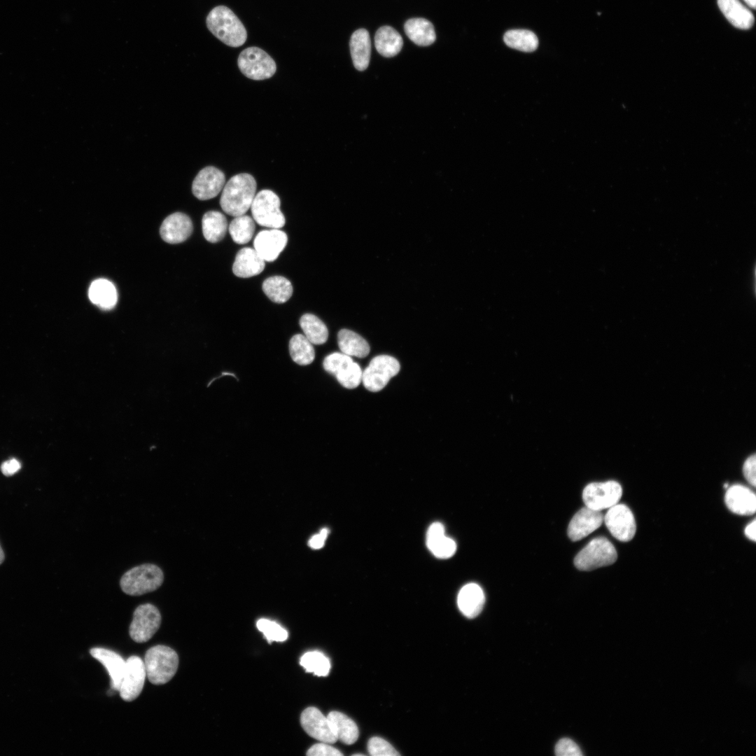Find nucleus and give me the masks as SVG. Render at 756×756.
Wrapping results in <instances>:
<instances>
[{"instance_id": "obj_6", "label": "nucleus", "mask_w": 756, "mask_h": 756, "mask_svg": "<svg viewBox=\"0 0 756 756\" xmlns=\"http://www.w3.org/2000/svg\"><path fill=\"white\" fill-rule=\"evenodd\" d=\"M280 206V199L276 193L270 190H262L255 195L251 206L253 218L261 226L280 229L286 223Z\"/></svg>"}, {"instance_id": "obj_18", "label": "nucleus", "mask_w": 756, "mask_h": 756, "mask_svg": "<svg viewBox=\"0 0 756 756\" xmlns=\"http://www.w3.org/2000/svg\"><path fill=\"white\" fill-rule=\"evenodd\" d=\"M727 507L740 515H752L756 510V496L748 487L735 484L727 488L724 496Z\"/></svg>"}, {"instance_id": "obj_7", "label": "nucleus", "mask_w": 756, "mask_h": 756, "mask_svg": "<svg viewBox=\"0 0 756 756\" xmlns=\"http://www.w3.org/2000/svg\"><path fill=\"white\" fill-rule=\"evenodd\" d=\"M237 64L245 76L255 80L270 78L276 70L274 60L265 50L254 46L241 52Z\"/></svg>"}, {"instance_id": "obj_22", "label": "nucleus", "mask_w": 756, "mask_h": 756, "mask_svg": "<svg viewBox=\"0 0 756 756\" xmlns=\"http://www.w3.org/2000/svg\"><path fill=\"white\" fill-rule=\"evenodd\" d=\"M485 601L482 589L475 583H469L460 590L457 603L461 612L468 618L477 617L482 611Z\"/></svg>"}, {"instance_id": "obj_4", "label": "nucleus", "mask_w": 756, "mask_h": 756, "mask_svg": "<svg viewBox=\"0 0 756 756\" xmlns=\"http://www.w3.org/2000/svg\"><path fill=\"white\" fill-rule=\"evenodd\" d=\"M162 569L153 564H144L127 570L121 577L122 591L130 596H141L158 589L163 583Z\"/></svg>"}, {"instance_id": "obj_30", "label": "nucleus", "mask_w": 756, "mask_h": 756, "mask_svg": "<svg viewBox=\"0 0 756 756\" xmlns=\"http://www.w3.org/2000/svg\"><path fill=\"white\" fill-rule=\"evenodd\" d=\"M202 226L204 238L209 242L216 243L225 236L227 221L221 212L210 211L204 214Z\"/></svg>"}, {"instance_id": "obj_28", "label": "nucleus", "mask_w": 756, "mask_h": 756, "mask_svg": "<svg viewBox=\"0 0 756 756\" xmlns=\"http://www.w3.org/2000/svg\"><path fill=\"white\" fill-rule=\"evenodd\" d=\"M327 718L337 740L347 745L356 741L358 737V729L351 718L338 711H331Z\"/></svg>"}, {"instance_id": "obj_42", "label": "nucleus", "mask_w": 756, "mask_h": 756, "mask_svg": "<svg viewBox=\"0 0 756 756\" xmlns=\"http://www.w3.org/2000/svg\"><path fill=\"white\" fill-rule=\"evenodd\" d=\"M755 466L756 458L754 454L746 460L743 466V475L752 486H755L756 484Z\"/></svg>"}, {"instance_id": "obj_14", "label": "nucleus", "mask_w": 756, "mask_h": 756, "mask_svg": "<svg viewBox=\"0 0 756 756\" xmlns=\"http://www.w3.org/2000/svg\"><path fill=\"white\" fill-rule=\"evenodd\" d=\"M300 723L304 730L312 737L326 743L337 741L327 716L315 707L306 708L301 714Z\"/></svg>"}, {"instance_id": "obj_39", "label": "nucleus", "mask_w": 756, "mask_h": 756, "mask_svg": "<svg viewBox=\"0 0 756 756\" xmlns=\"http://www.w3.org/2000/svg\"><path fill=\"white\" fill-rule=\"evenodd\" d=\"M368 750L372 756H397L400 754L386 741L380 737H372L368 743Z\"/></svg>"}, {"instance_id": "obj_44", "label": "nucleus", "mask_w": 756, "mask_h": 756, "mask_svg": "<svg viewBox=\"0 0 756 756\" xmlns=\"http://www.w3.org/2000/svg\"><path fill=\"white\" fill-rule=\"evenodd\" d=\"M328 530L323 528L321 531L320 533L314 536L309 541V545L314 549H319L324 545L325 540L328 536Z\"/></svg>"}, {"instance_id": "obj_17", "label": "nucleus", "mask_w": 756, "mask_h": 756, "mask_svg": "<svg viewBox=\"0 0 756 756\" xmlns=\"http://www.w3.org/2000/svg\"><path fill=\"white\" fill-rule=\"evenodd\" d=\"M192 229L190 217L183 213L176 212L164 220L160 228V234L165 242L178 244L190 236Z\"/></svg>"}, {"instance_id": "obj_35", "label": "nucleus", "mask_w": 756, "mask_h": 756, "mask_svg": "<svg viewBox=\"0 0 756 756\" xmlns=\"http://www.w3.org/2000/svg\"><path fill=\"white\" fill-rule=\"evenodd\" d=\"M229 232L232 240L239 244L248 243L255 231L253 218L245 214L235 216L229 225Z\"/></svg>"}, {"instance_id": "obj_24", "label": "nucleus", "mask_w": 756, "mask_h": 756, "mask_svg": "<svg viewBox=\"0 0 756 756\" xmlns=\"http://www.w3.org/2000/svg\"><path fill=\"white\" fill-rule=\"evenodd\" d=\"M718 4L725 18L735 27L748 29L752 26V13L739 0H718Z\"/></svg>"}, {"instance_id": "obj_15", "label": "nucleus", "mask_w": 756, "mask_h": 756, "mask_svg": "<svg viewBox=\"0 0 756 756\" xmlns=\"http://www.w3.org/2000/svg\"><path fill=\"white\" fill-rule=\"evenodd\" d=\"M288 242L287 234L279 229L260 231L253 241L254 249L267 262L274 261Z\"/></svg>"}, {"instance_id": "obj_41", "label": "nucleus", "mask_w": 756, "mask_h": 756, "mask_svg": "<svg viewBox=\"0 0 756 756\" xmlns=\"http://www.w3.org/2000/svg\"><path fill=\"white\" fill-rule=\"evenodd\" d=\"M307 755L309 756H340L342 753L335 748L322 742L312 746L308 750Z\"/></svg>"}, {"instance_id": "obj_8", "label": "nucleus", "mask_w": 756, "mask_h": 756, "mask_svg": "<svg viewBox=\"0 0 756 756\" xmlns=\"http://www.w3.org/2000/svg\"><path fill=\"white\" fill-rule=\"evenodd\" d=\"M399 362L388 355L373 358L362 374V382L366 389L377 392L383 389L389 380L400 371Z\"/></svg>"}, {"instance_id": "obj_40", "label": "nucleus", "mask_w": 756, "mask_h": 756, "mask_svg": "<svg viewBox=\"0 0 756 756\" xmlns=\"http://www.w3.org/2000/svg\"><path fill=\"white\" fill-rule=\"evenodd\" d=\"M555 753L558 756H581L578 746L569 738H562L556 743Z\"/></svg>"}, {"instance_id": "obj_36", "label": "nucleus", "mask_w": 756, "mask_h": 756, "mask_svg": "<svg viewBox=\"0 0 756 756\" xmlns=\"http://www.w3.org/2000/svg\"><path fill=\"white\" fill-rule=\"evenodd\" d=\"M363 371L359 365L351 358L342 365L334 376L344 387L352 389L362 382Z\"/></svg>"}, {"instance_id": "obj_45", "label": "nucleus", "mask_w": 756, "mask_h": 756, "mask_svg": "<svg viewBox=\"0 0 756 756\" xmlns=\"http://www.w3.org/2000/svg\"><path fill=\"white\" fill-rule=\"evenodd\" d=\"M755 528L756 520L753 519L752 522L749 523L745 528L746 536L752 541H755L756 540Z\"/></svg>"}, {"instance_id": "obj_11", "label": "nucleus", "mask_w": 756, "mask_h": 756, "mask_svg": "<svg viewBox=\"0 0 756 756\" xmlns=\"http://www.w3.org/2000/svg\"><path fill=\"white\" fill-rule=\"evenodd\" d=\"M603 521L612 536L620 541L628 542L635 536V518L631 510L624 504L617 503L608 508Z\"/></svg>"}, {"instance_id": "obj_32", "label": "nucleus", "mask_w": 756, "mask_h": 756, "mask_svg": "<svg viewBox=\"0 0 756 756\" xmlns=\"http://www.w3.org/2000/svg\"><path fill=\"white\" fill-rule=\"evenodd\" d=\"M304 335L312 344H324L328 337V330L325 323L312 314L302 315L299 321Z\"/></svg>"}, {"instance_id": "obj_25", "label": "nucleus", "mask_w": 756, "mask_h": 756, "mask_svg": "<svg viewBox=\"0 0 756 756\" xmlns=\"http://www.w3.org/2000/svg\"><path fill=\"white\" fill-rule=\"evenodd\" d=\"M404 29L407 37L420 46H430L436 38L433 24L424 18L409 19L404 24Z\"/></svg>"}, {"instance_id": "obj_33", "label": "nucleus", "mask_w": 756, "mask_h": 756, "mask_svg": "<svg viewBox=\"0 0 756 756\" xmlns=\"http://www.w3.org/2000/svg\"><path fill=\"white\" fill-rule=\"evenodd\" d=\"M505 44L522 52H531L538 46V38L531 31L527 29H511L503 36Z\"/></svg>"}, {"instance_id": "obj_27", "label": "nucleus", "mask_w": 756, "mask_h": 756, "mask_svg": "<svg viewBox=\"0 0 756 756\" xmlns=\"http://www.w3.org/2000/svg\"><path fill=\"white\" fill-rule=\"evenodd\" d=\"M374 45L380 55L391 57L400 52L403 46V40L394 28L383 26L379 28L375 34Z\"/></svg>"}, {"instance_id": "obj_47", "label": "nucleus", "mask_w": 756, "mask_h": 756, "mask_svg": "<svg viewBox=\"0 0 756 756\" xmlns=\"http://www.w3.org/2000/svg\"><path fill=\"white\" fill-rule=\"evenodd\" d=\"M4 551H3V550H2V548H1V547L0 545V564L4 561Z\"/></svg>"}, {"instance_id": "obj_43", "label": "nucleus", "mask_w": 756, "mask_h": 756, "mask_svg": "<svg viewBox=\"0 0 756 756\" xmlns=\"http://www.w3.org/2000/svg\"><path fill=\"white\" fill-rule=\"evenodd\" d=\"M20 468L21 464L19 461L15 458H10L1 464V470L4 475L10 476L16 473Z\"/></svg>"}, {"instance_id": "obj_37", "label": "nucleus", "mask_w": 756, "mask_h": 756, "mask_svg": "<svg viewBox=\"0 0 756 756\" xmlns=\"http://www.w3.org/2000/svg\"><path fill=\"white\" fill-rule=\"evenodd\" d=\"M300 663L307 672L313 673L318 676H327L330 668L328 658L318 651L305 653L301 657Z\"/></svg>"}, {"instance_id": "obj_2", "label": "nucleus", "mask_w": 756, "mask_h": 756, "mask_svg": "<svg viewBox=\"0 0 756 756\" xmlns=\"http://www.w3.org/2000/svg\"><path fill=\"white\" fill-rule=\"evenodd\" d=\"M206 22L208 29L213 35L228 46L237 48L246 41L245 27L227 6L214 8L208 14Z\"/></svg>"}, {"instance_id": "obj_5", "label": "nucleus", "mask_w": 756, "mask_h": 756, "mask_svg": "<svg viewBox=\"0 0 756 756\" xmlns=\"http://www.w3.org/2000/svg\"><path fill=\"white\" fill-rule=\"evenodd\" d=\"M617 553L614 545L605 537L592 539L574 559L575 566L580 570H592L614 564Z\"/></svg>"}, {"instance_id": "obj_31", "label": "nucleus", "mask_w": 756, "mask_h": 756, "mask_svg": "<svg viewBox=\"0 0 756 756\" xmlns=\"http://www.w3.org/2000/svg\"><path fill=\"white\" fill-rule=\"evenodd\" d=\"M264 293L272 302L284 303L293 294V286L286 278L281 276H273L267 278L262 283Z\"/></svg>"}, {"instance_id": "obj_9", "label": "nucleus", "mask_w": 756, "mask_h": 756, "mask_svg": "<svg viewBox=\"0 0 756 756\" xmlns=\"http://www.w3.org/2000/svg\"><path fill=\"white\" fill-rule=\"evenodd\" d=\"M161 620V614L154 605H139L133 613V619L130 626V637L136 643L147 642L158 630Z\"/></svg>"}, {"instance_id": "obj_12", "label": "nucleus", "mask_w": 756, "mask_h": 756, "mask_svg": "<svg viewBox=\"0 0 756 756\" xmlns=\"http://www.w3.org/2000/svg\"><path fill=\"white\" fill-rule=\"evenodd\" d=\"M146 671L144 661L137 656H131L125 663V668L119 688L120 697L125 701L136 699L141 694Z\"/></svg>"}, {"instance_id": "obj_21", "label": "nucleus", "mask_w": 756, "mask_h": 756, "mask_svg": "<svg viewBox=\"0 0 756 756\" xmlns=\"http://www.w3.org/2000/svg\"><path fill=\"white\" fill-rule=\"evenodd\" d=\"M426 545L429 550L440 559L449 558L456 550L455 541L445 536L444 527L440 522H434L428 528Z\"/></svg>"}, {"instance_id": "obj_46", "label": "nucleus", "mask_w": 756, "mask_h": 756, "mask_svg": "<svg viewBox=\"0 0 756 756\" xmlns=\"http://www.w3.org/2000/svg\"><path fill=\"white\" fill-rule=\"evenodd\" d=\"M746 4L750 8L755 9L756 5V0H743Z\"/></svg>"}, {"instance_id": "obj_23", "label": "nucleus", "mask_w": 756, "mask_h": 756, "mask_svg": "<svg viewBox=\"0 0 756 756\" xmlns=\"http://www.w3.org/2000/svg\"><path fill=\"white\" fill-rule=\"evenodd\" d=\"M349 46L355 68L358 71L365 70L369 65L371 52L368 31L365 29L355 31L351 36Z\"/></svg>"}, {"instance_id": "obj_38", "label": "nucleus", "mask_w": 756, "mask_h": 756, "mask_svg": "<svg viewBox=\"0 0 756 756\" xmlns=\"http://www.w3.org/2000/svg\"><path fill=\"white\" fill-rule=\"evenodd\" d=\"M257 628L264 634L270 643L272 641H284L288 638L286 630L275 622L270 620H259L257 622Z\"/></svg>"}, {"instance_id": "obj_29", "label": "nucleus", "mask_w": 756, "mask_h": 756, "mask_svg": "<svg viewBox=\"0 0 756 756\" xmlns=\"http://www.w3.org/2000/svg\"><path fill=\"white\" fill-rule=\"evenodd\" d=\"M337 344L342 353L349 356L364 358L370 352V346L365 339L356 332L340 330L337 334Z\"/></svg>"}, {"instance_id": "obj_16", "label": "nucleus", "mask_w": 756, "mask_h": 756, "mask_svg": "<svg viewBox=\"0 0 756 756\" xmlns=\"http://www.w3.org/2000/svg\"><path fill=\"white\" fill-rule=\"evenodd\" d=\"M603 521L601 511L585 506L571 519L568 526V536L572 541H578L598 528Z\"/></svg>"}, {"instance_id": "obj_20", "label": "nucleus", "mask_w": 756, "mask_h": 756, "mask_svg": "<svg viewBox=\"0 0 756 756\" xmlns=\"http://www.w3.org/2000/svg\"><path fill=\"white\" fill-rule=\"evenodd\" d=\"M265 262L254 248L245 247L237 253L232 272L238 277L249 278L260 274L265 268Z\"/></svg>"}, {"instance_id": "obj_13", "label": "nucleus", "mask_w": 756, "mask_h": 756, "mask_svg": "<svg viewBox=\"0 0 756 756\" xmlns=\"http://www.w3.org/2000/svg\"><path fill=\"white\" fill-rule=\"evenodd\" d=\"M225 176L222 171L212 166L201 169L192 185L193 195L200 200H207L216 197L223 190Z\"/></svg>"}, {"instance_id": "obj_19", "label": "nucleus", "mask_w": 756, "mask_h": 756, "mask_svg": "<svg viewBox=\"0 0 756 756\" xmlns=\"http://www.w3.org/2000/svg\"><path fill=\"white\" fill-rule=\"evenodd\" d=\"M90 653L94 659H97L107 670L111 678V689L118 691L125 668L126 661L117 652L103 648H93Z\"/></svg>"}, {"instance_id": "obj_3", "label": "nucleus", "mask_w": 756, "mask_h": 756, "mask_svg": "<svg viewBox=\"0 0 756 756\" xmlns=\"http://www.w3.org/2000/svg\"><path fill=\"white\" fill-rule=\"evenodd\" d=\"M144 662L148 680L160 685L169 682L176 674L178 657L171 648L158 645L147 650Z\"/></svg>"}, {"instance_id": "obj_10", "label": "nucleus", "mask_w": 756, "mask_h": 756, "mask_svg": "<svg viewBox=\"0 0 756 756\" xmlns=\"http://www.w3.org/2000/svg\"><path fill=\"white\" fill-rule=\"evenodd\" d=\"M622 495L621 485L615 481L592 482L582 492L585 506L601 511L617 504Z\"/></svg>"}, {"instance_id": "obj_34", "label": "nucleus", "mask_w": 756, "mask_h": 756, "mask_svg": "<svg viewBox=\"0 0 756 756\" xmlns=\"http://www.w3.org/2000/svg\"><path fill=\"white\" fill-rule=\"evenodd\" d=\"M289 353L293 360L300 365L311 364L315 358L312 344L302 334L293 335L289 342Z\"/></svg>"}, {"instance_id": "obj_1", "label": "nucleus", "mask_w": 756, "mask_h": 756, "mask_svg": "<svg viewBox=\"0 0 756 756\" xmlns=\"http://www.w3.org/2000/svg\"><path fill=\"white\" fill-rule=\"evenodd\" d=\"M256 181L247 173L233 176L225 184L220 199L223 211L232 216L245 214L255 195Z\"/></svg>"}, {"instance_id": "obj_26", "label": "nucleus", "mask_w": 756, "mask_h": 756, "mask_svg": "<svg viewBox=\"0 0 756 756\" xmlns=\"http://www.w3.org/2000/svg\"><path fill=\"white\" fill-rule=\"evenodd\" d=\"M88 296L93 304L105 310L112 309L118 300L114 285L105 279H98L92 282Z\"/></svg>"}]
</instances>
